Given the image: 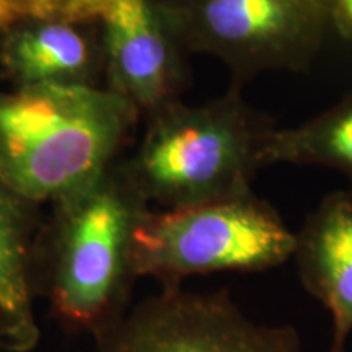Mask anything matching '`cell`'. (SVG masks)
Listing matches in <instances>:
<instances>
[{"label": "cell", "instance_id": "6da1fadb", "mask_svg": "<svg viewBox=\"0 0 352 352\" xmlns=\"http://www.w3.org/2000/svg\"><path fill=\"white\" fill-rule=\"evenodd\" d=\"M120 160L95 182L52 202L38 239V297L60 327L94 340L131 310L139 279L135 235L152 210Z\"/></svg>", "mask_w": 352, "mask_h": 352}, {"label": "cell", "instance_id": "7a4b0ae2", "mask_svg": "<svg viewBox=\"0 0 352 352\" xmlns=\"http://www.w3.org/2000/svg\"><path fill=\"white\" fill-rule=\"evenodd\" d=\"M139 118L104 87L0 91V175L30 201L52 204L111 168Z\"/></svg>", "mask_w": 352, "mask_h": 352}, {"label": "cell", "instance_id": "3957f363", "mask_svg": "<svg viewBox=\"0 0 352 352\" xmlns=\"http://www.w3.org/2000/svg\"><path fill=\"white\" fill-rule=\"evenodd\" d=\"M274 127L232 85L202 104L176 100L151 114L120 165L151 208H192L253 191Z\"/></svg>", "mask_w": 352, "mask_h": 352}, {"label": "cell", "instance_id": "277c9868", "mask_svg": "<svg viewBox=\"0 0 352 352\" xmlns=\"http://www.w3.org/2000/svg\"><path fill=\"white\" fill-rule=\"evenodd\" d=\"M296 232L254 191L192 208L151 210L135 235L140 277L176 287L195 276L264 272L290 261Z\"/></svg>", "mask_w": 352, "mask_h": 352}, {"label": "cell", "instance_id": "5b68a950", "mask_svg": "<svg viewBox=\"0 0 352 352\" xmlns=\"http://www.w3.org/2000/svg\"><path fill=\"white\" fill-rule=\"evenodd\" d=\"M184 52L208 54L235 83L305 72L323 47L327 0H157Z\"/></svg>", "mask_w": 352, "mask_h": 352}, {"label": "cell", "instance_id": "8992f818", "mask_svg": "<svg viewBox=\"0 0 352 352\" xmlns=\"http://www.w3.org/2000/svg\"><path fill=\"white\" fill-rule=\"evenodd\" d=\"M95 352H303L290 324L246 315L227 290L160 287L96 338Z\"/></svg>", "mask_w": 352, "mask_h": 352}, {"label": "cell", "instance_id": "52a82bcc", "mask_svg": "<svg viewBox=\"0 0 352 352\" xmlns=\"http://www.w3.org/2000/svg\"><path fill=\"white\" fill-rule=\"evenodd\" d=\"M98 26L104 88L145 118L179 100L184 51L157 0H108Z\"/></svg>", "mask_w": 352, "mask_h": 352}, {"label": "cell", "instance_id": "ba28073f", "mask_svg": "<svg viewBox=\"0 0 352 352\" xmlns=\"http://www.w3.org/2000/svg\"><path fill=\"white\" fill-rule=\"evenodd\" d=\"M0 76L13 88L103 87L98 20L28 16L0 39Z\"/></svg>", "mask_w": 352, "mask_h": 352}, {"label": "cell", "instance_id": "9c48e42d", "mask_svg": "<svg viewBox=\"0 0 352 352\" xmlns=\"http://www.w3.org/2000/svg\"><path fill=\"white\" fill-rule=\"evenodd\" d=\"M292 259L302 285L331 318L328 352H346L352 334V189L321 199L296 232Z\"/></svg>", "mask_w": 352, "mask_h": 352}, {"label": "cell", "instance_id": "30bf717a", "mask_svg": "<svg viewBox=\"0 0 352 352\" xmlns=\"http://www.w3.org/2000/svg\"><path fill=\"white\" fill-rule=\"evenodd\" d=\"M41 206L0 175V349L32 352L41 340L36 316V252Z\"/></svg>", "mask_w": 352, "mask_h": 352}, {"label": "cell", "instance_id": "8fae6325", "mask_svg": "<svg viewBox=\"0 0 352 352\" xmlns=\"http://www.w3.org/2000/svg\"><path fill=\"white\" fill-rule=\"evenodd\" d=\"M321 166L340 173L352 189V90L292 127H274L264 147V166Z\"/></svg>", "mask_w": 352, "mask_h": 352}, {"label": "cell", "instance_id": "7c38bea8", "mask_svg": "<svg viewBox=\"0 0 352 352\" xmlns=\"http://www.w3.org/2000/svg\"><path fill=\"white\" fill-rule=\"evenodd\" d=\"M69 0H0V39L16 21L28 16L64 15Z\"/></svg>", "mask_w": 352, "mask_h": 352}, {"label": "cell", "instance_id": "4fadbf2b", "mask_svg": "<svg viewBox=\"0 0 352 352\" xmlns=\"http://www.w3.org/2000/svg\"><path fill=\"white\" fill-rule=\"evenodd\" d=\"M327 7L333 28L352 41V0H327Z\"/></svg>", "mask_w": 352, "mask_h": 352}, {"label": "cell", "instance_id": "5bb4252c", "mask_svg": "<svg viewBox=\"0 0 352 352\" xmlns=\"http://www.w3.org/2000/svg\"><path fill=\"white\" fill-rule=\"evenodd\" d=\"M0 351H2V349H0Z\"/></svg>", "mask_w": 352, "mask_h": 352}]
</instances>
